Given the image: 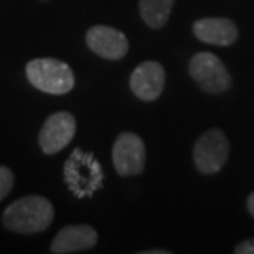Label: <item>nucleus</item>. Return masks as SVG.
<instances>
[{
  "label": "nucleus",
  "mask_w": 254,
  "mask_h": 254,
  "mask_svg": "<svg viewBox=\"0 0 254 254\" xmlns=\"http://www.w3.org/2000/svg\"><path fill=\"white\" fill-rule=\"evenodd\" d=\"M55 208L52 201L40 195H28L7 206L2 221L10 231L22 235L42 233L52 225Z\"/></svg>",
  "instance_id": "nucleus-1"
},
{
  "label": "nucleus",
  "mask_w": 254,
  "mask_h": 254,
  "mask_svg": "<svg viewBox=\"0 0 254 254\" xmlns=\"http://www.w3.org/2000/svg\"><path fill=\"white\" fill-rule=\"evenodd\" d=\"M248 210H250V213L254 216V193H251L250 198H248Z\"/></svg>",
  "instance_id": "nucleus-15"
},
{
  "label": "nucleus",
  "mask_w": 254,
  "mask_h": 254,
  "mask_svg": "<svg viewBox=\"0 0 254 254\" xmlns=\"http://www.w3.org/2000/svg\"><path fill=\"white\" fill-rule=\"evenodd\" d=\"M76 134V121L69 113H55L45 121L40 130L38 142L45 154L52 155L63 150Z\"/></svg>",
  "instance_id": "nucleus-7"
},
{
  "label": "nucleus",
  "mask_w": 254,
  "mask_h": 254,
  "mask_svg": "<svg viewBox=\"0 0 254 254\" xmlns=\"http://www.w3.org/2000/svg\"><path fill=\"white\" fill-rule=\"evenodd\" d=\"M13 189V174L8 167L0 165V201Z\"/></svg>",
  "instance_id": "nucleus-13"
},
{
  "label": "nucleus",
  "mask_w": 254,
  "mask_h": 254,
  "mask_svg": "<svg viewBox=\"0 0 254 254\" xmlns=\"http://www.w3.org/2000/svg\"><path fill=\"white\" fill-rule=\"evenodd\" d=\"M64 182L74 196H93L103 187L104 172L98 159L81 149H74L64 162Z\"/></svg>",
  "instance_id": "nucleus-2"
},
{
  "label": "nucleus",
  "mask_w": 254,
  "mask_h": 254,
  "mask_svg": "<svg viewBox=\"0 0 254 254\" xmlns=\"http://www.w3.org/2000/svg\"><path fill=\"white\" fill-rule=\"evenodd\" d=\"M230 154V142L220 129H210L198 137L195 149H193V160L195 167L201 174H216L226 164Z\"/></svg>",
  "instance_id": "nucleus-4"
},
{
  "label": "nucleus",
  "mask_w": 254,
  "mask_h": 254,
  "mask_svg": "<svg viewBox=\"0 0 254 254\" xmlns=\"http://www.w3.org/2000/svg\"><path fill=\"white\" fill-rule=\"evenodd\" d=\"M174 3L175 0H140L139 2L140 17L150 28L159 30L169 20L172 8H174Z\"/></svg>",
  "instance_id": "nucleus-12"
},
{
  "label": "nucleus",
  "mask_w": 254,
  "mask_h": 254,
  "mask_svg": "<svg viewBox=\"0 0 254 254\" xmlns=\"http://www.w3.org/2000/svg\"><path fill=\"white\" fill-rule=\"evenodd\" d=\"M42 2H47V0H42Z\"/></svg>",
  "instance_id": "nucleus-17"
},
{
  "label": "nucleus",
  "mask_w": 254,
  "mask_h": 254,
  "mask_svg": "<svg viewBox=\"0 0 254 254\" xmlns=\"http://www.w3.org/2000/svg\"><path fill=\"white\" fill-rule=\"evenodd\" d=\"M86 43L98 57L104 60H121L129 52L126 35L108 25H94L86 33Z\"/></svg>",
  "instance_id": "nucleus-8"
},
{
  "label": "nucleus",
  "mask_w": 254,
  "mask_h": 254,
  "mask_svg": "<svg viewBox=\"0 0 254 254\" xmlns=\"http://www.w3.org/2000/svg\"><path fill=\"white\" fill-rule=\"evenodd\" d=\"M165 86V69L157 62H144L132 71L130 89L142 101H155Z\"/></svg>",
  "instance_id": "nucleus-9"
},
{
  "label": "nucleus",
  "mask_w": 254,
  "mask_h": 254,
  "mask_svg": "<svg viewBox=\"0 0 254 254\" xmlns=\"http://www.w3.org/2000/svg\"><path fill=\"white\" fill-rule=\"evenodd\" d=\"M170 251H162V250H154V251H144V254H169Z\"/></svg>",
  "instance_id": "nucleus-16"
},
{
  "label": "nucleus",
  "mask_w": 254,
  "mask_h": 254,
  "mask_svg": "<svg viewBox=\"0 0 254 254\" xmlns=\"http://www.w3.org/2000/svg\"><path fill=\"white\" fill-rule=\"evenodd\" d=\"M98 243V233L93 226L88 225H71L58 231L52 241V253L55 254H71L88 251Z\"/></svg>",
  "instance_id": "nucleus-10"
},
{
  "label": "nucleus",
  "mask_w": 254,
  "mask_h": 254,
  "mask_svg": "<svg viewBox=\"0 0 254 254\" xmlns=\"http://www.w3.org/2000/svg\"><path fill=\"white\" fill-rule=\"evenodd\" d=\"M114 169L121 177L142 174L145 167V145L137 134L123 132L113 147Z\"/></svg>",
  "instance_id": "nucleus-6"
},
{
  "label": "nucleus",
  "mask_w": 254,
  "mask_h": 254,
  "mask_svg": "<svg viewBox=\"0 0 254 254\" xmlns=\"http://www.w3.org/2000/svg\"><path fill=\"white\" fill-rule=\"evenodd\" d=\"M193 33L200 42L228 47L238 40V27L230 18H201L193 25Z\"/></svg>",
  "instance_id": "nucleus-11"
},
{
  "label": "nucleus",
  "mask_w": 254,
  "mask_h": 254,
  "mask_svg": "<svg viewBox=\"0 0 254 254\" xmlns=\"http://www.w3.org/2000/svg\"><path fill=\"white\" fill-rule=\"evenodd\" d=\"M189 71L195 83L206 93H223L231 84L226 66L213 53H196L190 60Z\"/></svg>",
  "instance_id": "nucleus-5"
},
{
  "label": "nucleus",
  "mask_w": 254,
  "mask_h": 254,
  "mask_svg": "<svg viewBox=\"0 0 254 254\" xmlns=\"http://www.w3.org/2000/svg\"><path fill=\"white\" fill-rule=\"evenodd\" d=\"M235 253L236 254H254V238H253V240L240 243V245L236 246Z\"/></svg>",
  "instance_id": "nucleus-14"
},
{
  "label": "nucleus",
  "mask_w": 254,
  "mask_h": 254,
  "mask_svg": "<svg viewBox=\"0 0 254 254\" xmlns=\"http://www.w3.org/2000/svg\"><path fill=\"white\" fill-rule=\"evenodd\" d=\"M28 81L48 94H66L74 86V74L66 63L55 58H37L25 68Z\"/></svg>",
  "instance_id": "nucleus-3"
}]
</instances>
